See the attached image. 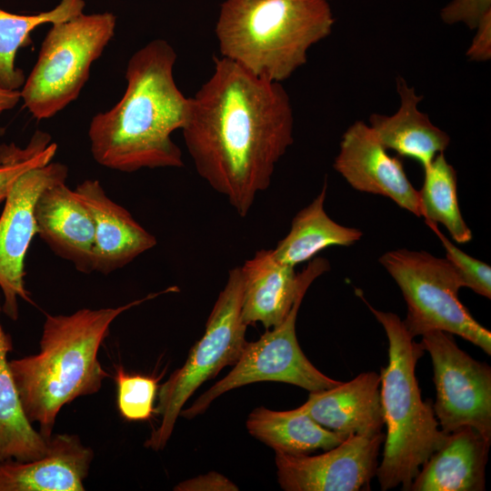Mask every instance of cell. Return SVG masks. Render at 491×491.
Returning a JSON list of instances; mask_svg holds the SVG:
<instances>
[{
    "label": "cell",
    "mask_w": 491,
    "mask_h": 491,
    "mask_svg": "<svg viewBox=\"0 0 491 491\" xmlns=\"http://www.w3.org/2000/svg\"><path fill=\"white\" fill-rule=\"evenodd\" d=\"M243 277L240 266L229 270L205 324L203 336L193 346L184 365L159 387L155 413L161 416L145 446L160 451L166 446L186 401L205 381L235 365L246 345V325L241 316Z\"/></svg>",
    "instance_id": "obj_7"
},
{
    "label": "cell",
    "mask_w": 491,
    "mask_h": 491,
    "mask_svg": "<svg viewBox=\"0 0 491 491\" xmlns=\"http://www.w3.org/2000/svg\"><path fill=\"white\" fill-rule=\"evenodd\" d=\"M36 235L59 257L89 274L95 227L91 214L75 189L65 182L46 187L35 206Z\"/></svg>",
    "instance_id": "obj_15"
},
{
    "label": "cell",
    "mask_w": 491,
    "mask_h": 491,
    "mask_svg": "<svg viewBox=\"0 0 491 491\" xmlns=\"http://www.w3.org/2000/svg\"><path fill=\"white\" fill-rule=\"evenodd\" d=\"M380 374L369 371L349 382L310 392L300 408L317 424L345 437L372 436L385 426Z\"/></svg>",
    "instance_id": "obj_16"
},
{
    "label": "cell",
    "mask_w": 491,
    "mask_h": 491,
    "mask_svg": "<svg viewBox=\"0 0 491 491\" xmlns=\"http://www.w3.org/2000/svg\"><path fill=\"white\" fill-rule=\"evenodd\" d=\"M176 57L164 39H154L132 55L122 98L90 122L88 137L96 163L125 173L184 166L171 135L185 125L190 97L176 85Z\"/></svg>",
    "instance_id": "obj_2"
},
{
    "label": "cell",
    "mask_w": 491,
    "mask_h": 491,
    "mask_svg": "<svg viewBox=\"0 0 491 491\" xmlns=\"http://www.w3.org/2000/svg\"><path fill=\"white\" fill-rule=\"evenodd\" d=\"M491 439L471 426L447 434L423 464L409 491H483Z\"/></svg>",
    "instance_id": "obj_18"
},
{
    "label": "cell",
    "mask_w": 491,
    "mask_h": 491,
    "mask_svg": "<svg viewBox=\"0 0 491 491\" xmlns=\"http://www.w3.org/2000/svg\"><path fill=\"white\" fill-rule=\"evenodd\" d=\"M378 261L403 294L407 308L403 323L414 338L430 331H444L491 355V333L459 300L462 283L446 258L425 251L397 249L385 253Z\"/></svg>",
    "instance_id": "obj_8"
},
{
    "label": "cell",
    "mask_w": 491,
    "mask_h": 491,
    "mask_svg": "<svg viewBox=\"0 0 491 491\" xmlns=\"http://www.w3.org/2000/svg\"><path fill=\"white\" fill-rule=\"evenodd\" d=\"M326 189V179L321 192L295 215L288 234L272 249L280 263L295 267L325 248L349 246L362 237L361 230L341 225L327 215L324 209Z\"/></svg>",
    "instance_id": "obj_21"
},
{
    "label": "cell",
    "mask_w": 491,
    "mask_h": 491,
    "mask_svg": "<svg viewBox=\"0 0 491 491\" xmlns=\"http://www.w3.org/2000/svg\"><path fill=\"white\" fill-rule=\"evenodd\" d=\"M385 434L350 435L326 452L310 456L275 452L277 480L286 491L370 490Z\"/></svg>",
    "instance_id": "obj_12"
},
{
    "label": "cell",
    "mask_w": 491,
    "mask_h": 491,
    "mask_svg": "<svg viewBox=\"0 0 491 491\" xmlns=\"http://www.w3.org/2000/svg\"><path fill=\"white\" fill-rule=\"evenodd\" d=\"M93 459L78 436L53 434L45 456L0 462V491H83Z\"/></svg>",
    "instance_id": "obj_17"
},
{
    "label": "cell",
    "mask_w": 491,
    "mask_h": 491,
    "mask_svg": "<svg viewBox=\"0 0 491 491\" xmlns=\"http://www.w3.org/2000/svg\"><path fill=\"white\" fill-rule=\"evenodd\" d=\"M437 235L443 247L446 250V258L456 268L462 286H466L475 293L491 298V267L485 262L478 260L456 246L436 225L427 224Z\"/></svg>",
    "instance_id": "obj_28"
},
{
    "label": "cell",
    "mask_w": 491,
    "mask_h": 491,
    "mask_svg": "<svg viewBox=\"0 0 491 491\" xmlns=\"http://www.w3.org/2000/svg\"><path fill=\"white\" fill-rule=\"evenodd\" d=\"M20 99V91L0 88V115L5 111L14 108Z\"/></svg>",
    "instance_id": "obj_32"
},
{
    "label": "cell",
    "mask_w": 491,
    "mask_h": 491,
    "mask_svg": "<svg viewBox=\"0 0 491 491\" xmlns=\"http://www.w3.org/2000/svg\"><path fill=\"white\" fill-rule=\"evenodd\" d=\"M424 169V183L419 193L421 216L426 224H442L457 243L472 239L457 198V175L444 153L438 154Z\"/></svg>",
    "instance_id": "obj_25"
},
{
    "label": "cell",
    "mask_w": 491,
    "mask_h": 491,
    "mask_svg": "<svg viewBox=\"0 0 491 491\" xmlns=\"http://www.w3.org/2000/svg\"><path fill=\"white\" fill-rule=\"evenodd\" d=\"M159 378L130 375L116 367V404L120 416L129 422L149 420L155 413Z\"/></svg>",
    "instance_id": "obj_27"
},
{
    "label": "cell",
    "mask_w": 491,
    "mask_h": 491,
    "mask_svg": "<svg viewBox=\"0 0 491 491\" xmlns=\"http://www.w3.org/2000/svg\"><path fill=\"white\" fill-rule=\"evenodd\" d=\"M238 486L224 475L209 472L182 481L174 487L175 491H237Z\"/></svg>",
    "instance_id": "obj_30"
},
{
    "label": "cell",
    "mask_w": 491,
    "mask_h": 491,
    "mask_svg": "<svg viewBox=\"0 0 491 491\" xmlns=\"http://www.w3.org/2000/svg\"><path fill=\"white\" fill-rule=\"evenodd\" d=\"M240 268L243 322L246 326L261 323L266 329L282 323L298 292L299 276L295 267L277 261L272 249H262Z\"/></svg>",
    "instance_id": "obj_20"
},
{
    "label": "cell",
    "mask_w": 491,
    "mask_h": 491,
    "mask_svg": "<svg viewBox=\"0 0 491 491\" xmlns=\"http://www.w3.org/2000/svg\"><path fill=\"white\" fill-rule=\"evenodd\" d=\"M362 299L382 325L388 341V363L380 372L386 434L376 476L383 491L397 486L409 491L420 467L447 434L439 427L434 402L421 396L416 366L425 353L423 345L414 340L397 315L376 309Z\"/></svg>",
    "instance_id": "obj_5"
},
{
    "label": "cell",
    "mask_w": 491,
    "mask_h": 491,
    "mask_svg": "<svg viewBox=\"0 0 491 491\" xmlns=\"http://www.w3.org/2000/svg\"><path fill=\"white\" fill-rule=\"evenodd\" d=\"M246 428L275 452L294 455L326 451L346 438L317 424L300 406L287 411L256 407L246 419Z\"/></svg>",
    "instance_id": "obj_22"
},
{
    "label": "cell",
    "mask_w": 491,
    "mask_h": 491,
    "mask_svg": "<svg viewBox=\"0 0 491 491\" xmlns=\"http://www.w3.org/2000/svg\"><path fill=\"white\" fill-rule=\"evenodd\" d=\"M56 150L51 136L42 131H36L25 148L15 144L0 145V203L24 173L52 162Z\"/></svg>",
    "instance_id": "obj_26"
},
{
    "label": "cell",
    "mask_w": 491,
    "mask_h": 491,
    "mask_svg": "<svg viewBox=\"0 0 491 491\" xmlns=\"http://www.w3.org/2000/svg\"><path fill=\"white\" fill-rule=\"evenodd\" d=\"M329 262L316 257L308 262L298 273L299 287L294 304L282 323L266 329L261 337L246 343L233 369L216 382L180 416L187 419L203 414L211 403L229 390L252 383L273 381L300 386L309 392H317L341 384L319 371L303 353L296 333V322L304 296L319 276L329 270Z\"/></svg>",
    "instance_id": "obj_9"
},
{
    "label": "cell",
    "mask_w": 491,
    "mask_h": 491,
    "mask_svg": "<svg viewBox=\"0 0 491 491\" xmlns=\"http://www.w3.org/2000/svg\"><path fill=\"white\" fill-rule=\"evenodd\" d=\"M396 91L400 99L397 111L392 115L372 114L369 126L386 149L416 160L425 168L444 153L450 136L418 109L423 96L401 76L396 78Z\"/></svg>",
    "instance_id": "obj_19"
},
{
    "label": "cell",
    "mask_w": 491,
    "mask_h": 491,
    "mask_svg": "<svg viewBox=\"0 0 491 491\" xmlns=\"http://www.w3.org/2000/svg\"><path fill=\"white\" fill-rule=\"evenodd\" d=\"M335 18L328 0H225L215 24L221 56L253 75L282 83L327 37Z\"/></svg>",
    "instance_id": "obj_4"
},
{
    "label": "cell",
    "mask_w": 491,
    "mask_h": 491,
    "mask_svg": "<svg viewBox=\"0 0 491 491\" xmlns=\"http://www.w3.org/2000/svg\"><path fill=\"white\" fill-rule=\"evenodd\" d=\"M171 286L117 307L82 308L70 315H45L37 354L8 361L24 412L50 438L58 413L75 398L97 393L108 374L98 360L114 320Z\"/></svg>",
    "instance_id": "obj_3"
},
{
    "label": "cell",
    "mask_w": 491,
    "mask_h": 491,
    "mask_svg": "<svg viewBox=\"0 0 491 491\" xmlns=\"http://www.w3.org/2000/svg\"><path fill=\"white\" fill-rule=\"evenodd\" d=\"M84 0H60L47 12L15 15L0 8V88L18 90L25 81L24 72L15 65L17 51L30 44V34L44 24L68 20L81 13Z\"/></svg>",
    "instance_id": "obj_24"
},
{
    "label": "cell",
    "mask_w": 491,
    "mask_h": 491,
    "mask_svg": "<svg viewBox=\"0 0 491 491\" xmlns=\"http://www.w3.org/2000/svg\"><path fill=\"white\" fill-rule=\"evenodd\" d=\"M67 175V166L58 162L34 167L15 181L5 200L0 215V290L2 311L14 321L19 315L18 300L32 302L25 284V260L36 235V200L46 187L65 182Z\"/></svg>",
    "instance_id": "obj_11"
},
{
    "label": "cell",
    "mask_w": 491,
    "mask_h": 491,
    "mask_svg": "<svg viewBox=\"0 0 491 491\" xmlns=\"http://www.w3.org/2000/svg\"><path fill=\"white\" fill-rule=\"evenodd\" d=\"M473 37L466 55L474 62H486L491 57V12L486 14L475 28Z\"/></svg>",
    "instance_id": "obj_31"
},
{
    "label": "cell",
    "mask_w": 491,
    "mask_h": 491,
    "mask_svg": "<svg viewBox=\"0 0 491 491\" xmlns=\"http://www.w3.org/2000/svg\"><path fill=\"white\" fill-rule=\"evenodd\" d=\"M112 13H81L52 24L22 90L25 106L38 120L54 116L77 99L92 64L115 34Z\"/></svg>",
    "instance_id": "obj_6"
},
{
    "label": "cell",
    "mask_w": 491,
    "mask_h": 491,
    "mask_svg": "<svg viewBox=\"0 0 491 491\" xmlns=\"http://www.w3.org/2000/svg\"><path fill=\"white\" fill-rule=\"evenodd\" d=\"M491 12V0H452L440 12L447 25L461 23L475 29L481 19Z\"/></svg>",
    "instance_id": "obj_29"
},
{
    "label": "cell",
    "mask_w": 491,
    "mask_h": 491,
    "mask_svg": "<svg viewBox=\"0 0 491 491\" xmlns=\"http://www.w3.org/2000/svg\"><path fill=\"white\" fill-rule=\"evenodd\" d=\"M453 336L439 330L422 336L434 368L435 416L446 434L471 426L491 439V368L464 352Z\"/></svg>",
    "instance_id": "obj_10"
},
{
    "label": "cell",
    "mask_w": 491,
    "mask_h": 491,
    "mask_svg": "<svg viewBox=\"0 0 491 491\" xmlns=\"http://www.w3.org/2000/svg\"><path fill=\"white\" fill-rule=\"evenodd\" d=\"M12 349L11 336L0 322V462L10 459L26 462L47 454L49 438L34 428L24 412L7 360Z\"/></svg>",
    "instance_id": "obj_23"
},
{
    "label": "cell",
    "mask_w": 491,
    "mask_h": 491,
    "mask_svg": "<svg viewBox=\"0 0 491 491\" xmlns=\"http://www.w3.org/2000/svg\"><path fill=\"white\" fill-rule=\"evenodd\" d=\"M75 191L94 221L93 271L108 275L155 246V236L112 200L99 180H84Z\"/></svg>",
    "instance_id": "obj_14"
},
{
    "label": "cell",
    "mask_w": 491,
    "mask_h": 491,
    "mask_svg": "<svg viewBox=\"0 0 491 491\" xmlns=\"http://www.w3.org/2000/svg\"><path fill=\"white\" fill-rule=\"evenodd\" d=\"M333 166L354 189L386 196L421 216L419 193L406 176L402 161L388 155L363 121H356L344 133Z\"/></svg>",
    "instance_id": "obj_13"
},
{
    "label": "cell",
    "mask_w": 491,
    "mask_h": 491,
    "mask_svg": "<svg viewBox=\"0 0 491 491\" xmlns=\"http://www.w3.org/2000/svg\"><path fill=\"white\" fill-rule=\"evenodd\" d=\"M181 130L197 174L245 217L293 144V107L282 83L215 57Z\"/></svg>",
    "instance_id": "obj_1"
}]
</instances>
